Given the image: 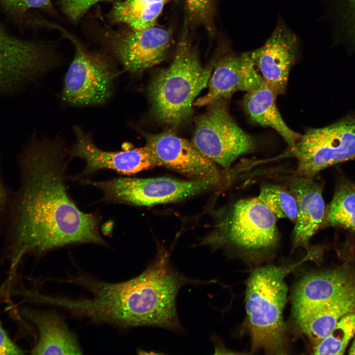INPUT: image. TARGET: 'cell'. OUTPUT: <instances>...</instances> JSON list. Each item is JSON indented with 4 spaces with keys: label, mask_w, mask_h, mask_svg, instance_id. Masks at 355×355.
Here are the masks:
<instances>
[{
    "label": "cell",
    "mask_w": 355,
    "mask_h": 355,
    "mask_svg": "<svg viewBox=\"0 0 355 355\" xmlns=\"http://www.w3.org/2000/svg\"><path fill=\"white\" fill-rule=\"evenodd\" d=\"M67 155L54 138L35 139L20 156V185L9 208L11 270L28 254L74 244H106L99 217L81 211L67 192Z\"/></svg>",
    "instance_id": "1"
},
{
    "label": "cell",
    "mask_w": 355,
    "mask_h": 355,
    "mask_svg": "<svg viewBox=\"0 0 355 355\" xmlns=\"http://www.w3.org/2000/svg\"><path fill=\"white\" fill-rule=\"evenodd\" d=\"M167 253H161L140 275L119 283H107L83 275L73 278L91 298H66L63 306L76 316L123 328L155 326L178 331L182 327L176 307L180 288L201 284L175 270Z\"/></svg>",
    "instance_id": "2"
},
{
    "label": "cell",
    "mask_w": 355,
    "mask_h": 355,
    "mask_svg": "<svg viewBox=\"0 0 355 355\" xmlns=\"http://www.w3.org/2000/svg\"><path fill=\"white\" fill-rule=\"evenodd\" d=\"M316 256L314 251L298 262L254 269L247 280L245 308L251 337V354L263 350L269 355L286 354L283 311L287 301V275Z\"/></svg>",
    "instance_id": "3"
},
{
    "label": "cell",
    "mask_w": 355,
    "mask_h": 355,
    "mask_svg": "<svg viewBox=\"0 0 355 355\" xmlns=\"http://www.w3.org/2000/svg\"><path fill=\"white\" fill-rule=\"evenodd\" d=\"M213 66L203 67L186 37L182 38L171 64L155 75L148 87L154 117L173 126L186 120L195 98L208 85Z\"/></svg>",
    "instance_id": "4"
},
{
    "label": "cell",
    "mask_w": 355,
    "mask_h": 355,
    "mask_svg": "<svg viewBox=\"0 0 355 355\" xmlns=\"http://www.w3.org/2000/svg\"><path fill=\"white\" fill-rule=\"evenodd\" d=\"M277 218L257 197L240 199L220 225L218 241L243 258L263 257L279 245Z\"/></svg>",
    "instance_id": "5"
},
{
    "label": "cell",
    "mask_w": 355,
    "mask_h": 355,
    "mask_svg": "<svg viewBox=\"0 0 355 355\" xmlns=\"http://www.w3.org/2000/svg\"><path fill=\"white\" fill-rule=\"evenodd\" d=\"M85 184L101 189L107 202L151 206L177 202L191 197L219 182L212 179L180 180L168 177L116 178L107 180L81 179Z\"/></svg>",
    "instance_id": "6"
},
{
    "label": "cell",
    "mask_w": 355,
    "mask_h": 355,
    "mask_svg": "<svg viewBox=\"0 0 355 355\" xmlns=\"http://www.w3.org/2000/svg\"><path fill=\"white\" fill-rule=\"evenodd\" d=\"M226 100L209 105L196 119L192 143L205 157L228 168L240 156L253 152L256 144L230 115Z\"/></svg>",
    "instance_id": "7"
},
{
    "label": "cell",
    "mask_w": 355,
    "mask_h": 355,
    "mask_svg": "<svg viewBox=\"0 0 355 355\" xmlns=\"http://www.w3.org/2000/svg\"><path fill=\"white\" fill-rule=\"evenodd\" d=\"M297 159L296 175L313 178L333 165L355 159V117L308 130L291 149Z\"/></svg>",
    "instance_id": "8"
},
{
    "label": "cell",
    "mask_w": 355,
    "mask_h": 355,
    "mask_svg": "<svg viewBox=\"0 0 355 355\" xmlns=\"http://www.w3.org/2000/svg\"><path fill=\"white\" fill-rule=\"evenodd\" d=\"M61 31L74 47L64 77L62 100L73 106L103 105L112 94L116 77L113 68L103 56L87 51L72 36Z\"/></svg>",
    "instance_id": "9"
},
{
    "label": "cell",
    "mask_w": 355,
    "mask_h": 355,
    "mask_svg": "<svg viewBox=\"0 0 355 355\" xmlns=\"http://www.w3.org/2000/svg\"><path fill=\"white\" fill-rule=\"evenodd\" d=\"M142 134L146 145L159 166H164L191 179L221 181V175L216 164L200 152L192 142L169 132Z\"/></svg>",
    "instance_id": "10"
},
{
    "label": "cell",
    "mask_w": 355,
    "mask_h": 355,
    "mask_svg": "<svg viewBox=\"0 0 355 355\" xmlns=\"http://www.w3.org/2000/svg\"><path fill=\"white\" fill-rule=\"evenodd\" d=\"M76 142L68 150L70 158L83 159L86 165L80 176L109 169L124 174H132L156 166L159 163L150 149L144 147L118 151L102 150L95 144L90 134L79 127L73 129Z\"/></svg>",
    "instance_id": "11"
},
{
    "label": "cell",
    "mask_w": 355,
    "mask_h": 355,
    "mask_svg": "<svg viewBox=\"0 0 355 355\" xmlns=\"http://www.w3.org/2000/svg\"><path fill=\"white\" fill-rule=\"evenodd\" d=\"M172 38L170 30L155 26L141 30L130 29L113 35L112 49L124 69L137 74L163 60Z\"/></svg>",
    "instance_id": "12"
},
{
    "label": "cell",
    "mask_w": 355,
    "mask_h": 355,
    "mask_svg": "<svg viewBox=\"0 0 355 355\" xmlns=\"http://www.w3.org/2000/svg\"><path fill=\"white\" fill-rule=\"evenodd\" d=\"M299 48L296 35L282 22L260 48L249 52L264 82L278 95L285 91Z\"/></svg>",
    "instance_id": "13"
},
{
    "label": "cell",
    "mask_w": 355,
    "mask_h": 355,
    "mask_svg": "<svg viewBox=\"0 0 355 355\" xmlns=\"http://www.w3.org/2000/svg\"><path fill=\"white\" fill-rule=\"evenodd\" d=\"M263 81L249 53L227 55L214 64L207 93L193 105L208 106L218 100L228 99L236 92H248Z\"/></svg>",
    "instance_id": "14"
},
{
    "label": "cell",
    "mask_w": 355,
    "mask_h": 355,
    "mask_svg": "<svg viewBox=\"0 0 355 355\" xmlns=\"http://www.w3.org/2000/svg\"><path fill=\"white\" fill-rule=\"evenodd\" d=\"M355 292V268L345 263L304 275L292 291V306L326 303Z\"/></svg>",
    "instance_id": "15"
},
{
    "label": "cell",
    "mask_w": 355,
    "mask_h": 355,
    "mask_svg": "<svg viewBox=\"0 0 355 355\" xmlns=\"http://www.w3.org/2000/svg\"><path fill=\"white\" fill-rule=\"evenodd\" d=\"M287 188L295 197L298 214L292 233L294 248L308 250L309 242L322 224L325 215L322 189L313 178L298 176L288 178Z\"/></svg>",
    "instance_id": "16"
},
{
    "label": "cell",
    "mask_w": 355,
    "mask_h": 355,
    "mask_svg": "<svg viewBox=\"0 0 355 355\" xmlns=\"http://www.w3.org/2000/svg\"><path fill=\"white\" fill-rule=\"evenodd\" d=\"M355 312V292L332 301L292 306L298 329L316 344L327 336L344 316Z\"/></svg>",
    "instance_id": "17"
},
{
    "label": "cell",
    "mask_w": 355,
    "mask_h": 355,
    "mask_svg": "<svg viewBox=\"0 0 355 355\" xmlns=\"http://www.w3.org/2000/svg\"><path fill=\"white\" fill-rule=\"evenodd\" d=\"M23 315L34 323L39 339L32 350L33 355H79L81 351L75 336L56 314L25 309Z\"/></svg>",
    "instance_id": "18"
},
{
    "label": "cell",
    "mask_w": 355,
    "mask_h": 355,
    "mask_svg": "<svg viewBox=\"0 0 355 355\" xmlns=\"http://www.w3.org/2000/svg\"><path fill=\"white\" fill-rule=\"evenodd\" d=\"M246 92L244 106L250 118L277 131L293 149L301 135L290 129L283 119L276 106L275 92L264 81Z\"/></svg>",
    "instance_id": "19"
},
{
    "label": "cell",
    "mask_w": 355,
    "mask_h": 355,
    "mask_svg": "<svg viewBox=\"0 0 355 355\" xmlns=\"http://www.w3.org/2000/svg\"><path fill=\"white\" fill-rule=\"evenodd\" d=\"M169 0H125L114 4L109 14L113 23L125 24L141 30L155 26Z\"/></svg>",
    "instance_id": "20"
},
{
    "label": "cell",
    "mask_w": 355,
    "mask_h": 355,
    "mask_svg": "<svg viewBox=\"0 0 355 355\" xmlns=\"http://www.w3.org/2000/svg\"><path fill=\"white\" fill-rule=\"evenodd\" d=\"M324 220L332 226L355 230V185L346 183L338 187Z\"/></svg>",
    "instance_id": "21"
},
{
    "label": "cell",
    "mask_w": 355,
    "mask_h": 355,
    "mask_svg": "<svg viewBox=\"0 0 355 355\" xmlns=\"http://www.w3.org/2000/svg\"><path fill=\"white\" fill-rule=\"evenodd\" d=\"M257 197L277 218L295 222L298 214L297 201L286 187L265 184L261 186Z\"/></svg>",
    "instance_id": "22"
},
{
    "label": "cell",
    "mask_w": 355,
    "mask_h": 355,
    "mask_svg": "<svg viewBox=\"0 0 355 355\" xmlns=\"http://www.w3.org/2000/svg\"><path fill=\"white\" fill-rule=\"evenodd\" d=\"M355 335V312L343 316L331 332L313 349L315 355H343L350 341Z\"/></svg>",
    "instance_id": "23"
},
{
    "label": "cell",
    "mask_w": 355,
    "mask_h": 355,
    "mask_svg": "<svg viewBox=\"0 0 355 355\" xmlns=\"http://www.w3.org/2000/svg\"><path fill=\"white\" fill-rule=\"evenodd\" d=\"M0 5L9 13L21 16L34 8L49 9L51 0H0Z\"/></svg>",
    "instance_id": "24"
},
{
    "label": "cell",
    "mask_w": 355,
    "mask_h": 355,
    "mask_svg": "<svg viewBox=\"0 0 355 355\" xmlns=\"http://www.w3.org/2000/svg\"><path fill=\"white\" fill-rule=\"evenodd\" d=\"M191 16L212 31L213 6L212 0H185Z\"/></svg>",
    "instance_id": "25"
},
{
    "label": "cell",
    "mask_w": 355,
    "mask_h": 355,
    "mask_svg": "<svg viewBox=\"0 0 355 355\" xmlns=\"http://www.w3.org/2000/svg\"><path fill=\"white\" fill-rule=\"evenodd\" d=\"M111 0H61L64 13L73 22H76L93 5L98 2Z\"/></svg>",
    "instance_id": "26"
},
{
    "label": "cell",
    "mask_w": 355,
    "mask_h": 355,
    "mask_svg": "<svg viewBox=\"0 0 355 355\" xmlns=\"http://www.w3.org/2000/svg\"><path fill=\"white\" fill-rule=\"evenodd\" d=\"M24 351L10 339L0 323V355H21Z\"/></svg>",
    "instance_id": "27"
},
{
    "label": "cell",
    "mask_w": 355,
    "mask_h": 355,
    "mask_svg": "<svg viewBox=\"0 0 355 355\" xmlns=\"http://www.w3.org/2000/svg\"><path fill=\"white\" fill-rule=\"evenodd\" d=\"M9 198L7 190L3 182L0 173V217L5 213L9 204Z\"/></svg>",
    "instance_id": "28"
},
{
    "label": "cell",
    "mask_w": 355,
    "mask_h": 355,
    "mask_svg": "<svg viewBox=\"0 0 355 355\" xmlns=\"http://www.w3.org/2000/svg\"><path fill=\"white\" fill-rule=\"evenodd\" d=\"M11 86V81L8 71L0 56V89Z\"/></svg>",
    "instance_id": "29"
},
{
    "label": "cell",
    "mask_w": 355,
    "mask_h": 355,
    "mask_svg": "<svg viewBox=\"0 0 355 355\" xmlns=\"http://www.w3.org/2000/svg\"><path fill=\"white\" fill-rule=\"evenodd\" d=\"M347 1L352 14L355 26V0H347Z\"/></svg>",
    "instance_id": "30"
},
{
    "label": "cell",
    "mask_w": 355,
    "mask_h": 355,
    "mask_svg": "<svg viewBox=\"0 0 355 355\" xmlns=\"http://www.w3.org/2000/svg\"><path fill=\"white\" fill-rule=\"evenodd\" d=\"M349 354L350 355H355V337L352 345L350 349Z\"/></svg>",
    "instance_id": "31"
},
{
    "label": "cell",
    "mask_w": 355,
    "mask_h": 355,
    "mask_svg": "<svg viewBox=\"0 0 355 355\" xmlns=\"http://www.w3.org/2000/svg\"><path fill=\"white\" fill-rule=\"evenodd\" d=\"M0 57H1V58H2H2L1 56L0 53ZM2 60H3V59H2Z\"/></svg>",
    "instance_id": "32"
}]
</instances>
